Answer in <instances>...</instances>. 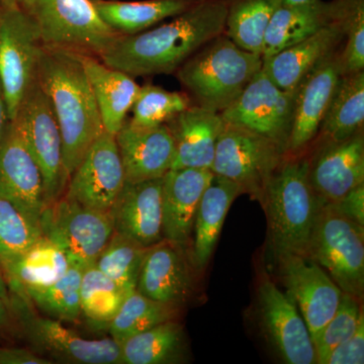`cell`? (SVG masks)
I'll return each mask as SVG.
<instances>
[{
	"mask_svg": "<svg viewBox=\"0 0 364 364\" xmlns=\"http://www.w3.org/2000/svg\"><path fill=\"white\" fill-rule=\"evenodd\" d=\"M0 298L4 299L6 303H9V291H7V282L4 277V268L0 263Z\"/></svg>",
	"mask_w": 364,
	"mask_h": 364,
	"instance_id": "f6af8a7d",
	"label": "cell"
},
{
	"mask_svg": "<svg viewBox=\"0 0 364 364\" xmlns=\"http://www.w3.org/2000/svg\"><path fill=\"white\" fill-rule=\"evenodd\" d=\"M273 257L306 256L323 203L309 179V158L286 156L274 172L262 203Z\"/></svg>",
	"mask_w": 364,
	"mask_h": 364,
	"instance_id": "3957f363",
	"label": "cell"
},
{
	"mask_svg": "<svg viewBox=\"0 0 364 364\" xmlns=\"http://www.w3.org/2000/svg\"><path fill=\"white\" fill-rule=\"evenodd\" d=\"M309 179L323 205L338 202L364 183L363 131L339 142L322 141L309 158Z\"/></svg>",
	"mask_w": 364,
	"mask_h": 364,
	"instance_id": "e0dca14e",
	"label": "cell"
},
{
	"mask_svg": "<svg viewBox=\"0 0 364 364\" xmlns=\"http://www.w3.org/2000/svg\"><path fill=\"white\" fill-rule=\"evenodd\" d=\"M312 1H314V0H282V4H287V6H296V4H305Z\"/></svg>",
	"mask_w": 364,
	"mask_h": 364,
	"instance_id": "7dc6e473",
	"label": "cell"
},
{
	"mask_svg": "<svg viewBox=\"0 0 364 364\" xmlns=\"http://www.w3.org/2000/svg\"><path fill=\"white\" fill-rule=\"evenodd\" d=\"M333 21L346 38L341 53L343 74L364 70V0H332Z\"/></svg>",
	"mask_w": 364,
	"mask_h": 364,
	"instance_id": "74e56055",
	"label": "cell"
},
{
	"mask_svg": "<svg viewBox=\"0 0 364 364\" xmlns=\"http://www.w3.org/2000/svg\"><path fill=\"white\" fill-rule=\"evenodd\" d=\"M343 38L339 23L334 21L301 42L263 58L262 70L279 88L293 92L306 75L336 51Z\"/></svg>",
	"mask_w": 364,
	"mask_h": 364,
	"instance_id": "cb8c5ba5",
	"label": "cell"
},
{
	"mask_svg": "<svg viewBox=\"0 0 364 364\" xmlns=\"http://www.w3.org/2000/svg\"><path fill=\"white\" fill-rule=\"evenodd\" d=\"M179 308L159 303L139 293L136 289L127 294L124 303L109 325L112 338L119 343L147 331L162 323L173 321Z\"/></svg>",
	"mask_w": 364,
	"mask_h": 364,
	"instance_id": "d6a6232c",
	"label": "cell"
},
{
	"mask_svg": "<svg viewBox=\"0 0 364 364\" xmlns=\"http://www.w3.org/2000/svg\"><path fill=\"white\" fill-rule=\"evenodd\" d=\"M286 156L272 141L226 123L218 141L212 171L233 181L242 193L262 205L268 182Z\"/></svg>",
	"mask_w": 364,
	"mask_h": 364,
	"instance_id": "ba28073f",
	"label": "cell"
},
{
	"mask_svg": "<svg viewBox=\"0 0 364 364\" xmlns=\"http://www.w3.org/2000/svg\"><path fill=\"white\" fill-rule=\"evenodd\" d=\"M364 363V316L355 332L333 349L325 364H363Z\"/></svg>",
	"mask_w": 364,
	"mask_h": 364,
	"instance_id": "60d3db41",
	"label": "cell"
},
{
	"mask_svg": "<svg viewBox=\"0 0 364 364\" xmlns=\"http://www.w3.org/2000/svg\"><path fill=\"white\" fill-rule=\"evenodd\" d=\"M52 361L41 358L23 348L0 347V364H50Z\"/></svg>",
	"mask_w": 364,
	"mask_h": 364,
	"instance_id": "7bdbcfd3",
	"label": "cell"
},
{
	"mask_svg": "<svg viewBox=\"0 0 364 364\" xmlns=\"http://www.w3.org/2000/svg\"><path fill=\"white\" fill-rule=\"evenodd\" d=\"M114 136L126 183L161 178L171 169L176 146L166 124L140 129L126 122Z\"/></svg>",
	"mask_w": 364,
	"mask_h": 364,
	"instance_id": "d6986e66",
	"label": "cell"
},
{
	"mask_svg": "<svg viewBox=\"0 0 364 364\" xmlns=\"http://www.w3.org/2000/svg\"><path fill=\"white\" fill-rule=\"evenodd\" d=\"M294 98V91L282 90L261 69L221 116L227 124L264 136L287 153Z\"/></svg>",
	"mask_w": 364,
	"mask_h": 364,
	"instance_id": "8fae6325",
	"label": "cell"
},
{
	"mask_svg": "<svg viewBox=\"0 0 364 364\" xmlns=\"http://www.w3.org/2000/svg\"><path fill=\"white\" fill-rule=\"evenodd\" d=\"M121 344L122 363H181L186 353L181 325L173 321L155 326L124 340Z\"/></svg>",
	"mask_w": 364,
	"mask_h": 364,
	"instance_id": "4dcf8cb0",
	"label": "cell"
},
{
	"mask_svg": "<svg viewBox=\"0 0 364 364\" xmlns=\"http://www.w3.org/2000/svg\"><path fill=\"white\" fill-rule=\"evenodd\" d=\"M364 71L342 74L318 135L339 142L363 131Z\"/></svg>",
	"mask_w": 364,
	"mask_h": 364,
	"instance_id": "f546056e",
	"label": "cell"
},
{
	"mask_svg": "<svg viewBox=\"0 0 364 364\" xmlns=\"http://www.w3.org/2000/svg\"><path fill=\"white\" fill-rule=\"evenodd\" d=\"M46 47L97 57L119 37L91 0H23Z\"/></svg>",
	"mask_w": 364,
	"mask_h": 364,
	"instance_id": "5b68a950",
	"label": "cell"
},
{
	"mask_svg": "<svg viewBox=\"0 0 364 364\" xmlns=\"http://www.w3.org/2000/svg\"><path fill=\"white\" fill-rule=\"evenodd\" d=\"M282 4V0H227L225 35L242 49L261 54L268 23Z\"/></svg>",
	"mask_w": 364,
	"mask_h": 364,
	"instance_id": "1f68e13d",
	"label": "cell"
},
{
	"mask_svg": "<svg viewBox=\"0 0 364 364\" xmlns=\"http://www.w3.org/2000/svg\"><path fill=\"white\" fill-rule=\"evenodd\" d=\"M166 124L176 146L171 169L212 170L218 141L226 126L221 114L191 105Z\"/></svg>",
	"mask_w": 364,
	"mask_h": 364,
	"instance_id": "ffe728a7",
	"label": "cell"
},
{
	"mask_svg": "<svg viewBox=\"0 0 364 364\" xmlns=\"http://www.w3.org/2000/svg\"><path fill=\"white\" fill-rule=\"evenodd\" d=\"M0 193L40 229L46 207L42 174L14 121L0 144Z\"/></svg>",
	"mask_w": 364,
	"mask_h": 364,
	"instance_id": "2e32d148",
	"label": "cell"
},
{
	"mask_svg": "<svg viewBox=\"0 0 364 364\" xmlns=\"http://www.w3.org/2000/svg\"><path fill=\"white\" fill-rule=\"evenodd\" d=\"M39 30L21 2L0 0V88L14 121L33 85L42 49Z\"/></svg>",
	"mask_w": 364,
	"mask_h": 364,
	"instance_id": "52a82bcc",
	"label": "cell"
},
{
	"mask_svg": "<svg viewBox=\"0 0 364 364\" xmlns=\"http://www.w3.org/2000/svg\"><path fill=\"white\" fill-rule=\"evenodd\" d=\"M7 286L23 299L31 289H44L65 274L70 262L56 243L41 235L30 247L0 259Z\"/></svg>",
	"mask_w": 364,
	"mask_h": 364,
	"instance_id": "d4e9b609",
	"label": "cell"
},
{
	"mask_svg": "<svg viewBox=\"0 0 364 364\" xmlns=\"http://www.w3.org/2000/svg\"><path fill=\"white\" fill-rule=\"evenodd\" d=\"M181 249L162 239L144 258L136 289L151 299L179 308L191 294V277Z\"/></svg>",
	"mask_w": 364,
	"mask_h": 364,
	"instance_id": "603a6c76",
	"label": "cell"
},
{
	"mask_svg": "<svg viewBox=\"0 0 364 364\" xmlns=\"http://www.w3.org/2000/svg\"><path fill=\"white\" fill-rule=\"evenodd\" d=\"M191 105L186 93L166 90L159 86H142L132 107L133 117L128 123L135 128H154L166 124Z\"/></svg>",
	"mask_w": 364,
	"mask_h": 364,
	"instance_id": "8d00e7d4",
	"label": "cell"
},
{
	"mask_svg": "<svg viewBox=\"0 0 364 364\" xmlns=\"http://www.w3.org/2000/svg\"><path fill=\"white\" fill-rule=\"evenodd\" d=\"M257 312L265 339L284 363H316L313 339L296 304L264 270L258 277Z\"/></svg>",
	"mask_w": 364,
	"mask_h": 364,
	"instance_id": "7c38bea8",
	"label": "cell"
},
{
	"mask_svg": "<svg viewBox=\"0 0 364 364\" xmlns=\"http://www.w3.org/2000/svg\"><path fill=\"white\" fill-rule=\"evenodd\" d=\"M130 291L107 277L95 264L86 267L80 284L81 314L92 324L109 327Z\"/></svg>",
	"mask_w": 364,
	"mask_h": 364,
	"instance_id": "836d02e7",
	"label": "cell"
},
{
	"mask_svg": "<svg viewBox=\"0 0 364 364\" xmlns=\"http://www.w3.org/2000/svg\"><path fill=\"white\" fill-rule=\"evenodd\" d=\"M343 74L341 54H330L294 90L293 124L287 156H298L318 136L321 124Z\"/></svg>",
	"mask_w": 364,
	"mask_h": 364,
	"instance_id": "9a60e30c",
	"label": "cell"
},
{
	"mask_svg": "<svg viewBox=\"0 0 364 364\" xmlns=\"http://www.w3.org/2000/svg\"><path fill=\"white\" fill-rule=\"evenodd\" d=\"M7 123H9V117H7L6 102H4V95H2L1 88H0V144L4 138Z\"/></svg>",
	"mask_w": 364,
	"mask_h": 364,
	"instance_id": "ee69618b",
	"label": "cell"
},
{
	"mask_svg": "<svg viewBox=\"0 0 364 364\" xmlns=\"http://www.w3.org/2000/svg\"><path fill=\"white\" fill-rule=\"evenodd\" d=\"M161 178L124 184L112 208L114 231L145 247L163 239Z\"/></svg>",
	"mask_w": 364,
	"mask_h": 364,
	"instance_id": "44dd1931",
	"label": "cell"
},
{
	"mask_svg": "<svg viewBox=\"0 0 364 364\" xmlns=\"http://www.w3.org/2000/svg\"><path fill=\"white\" fill-rule=\"evenodd\" d=\"M124 184L116 136L105 131L71 174L65 196L85 207L111 212Z\"/></svg>",
	"mask_w": 364,
	"mask_h": 364,
	"instance_id": "5bb4252c",
	"label": "cell"
},
{
	"mask_svg": "<svg viewBox=\"0 0 364 364\" xmlns=\"http://www.w3.org/2000/svg\"><path fill=\"white\" fill-rule=\"evenodd\" d=\"M83 268L70 264L61 279L44 289L26 291L23 299L33 301L52 318L75 322L81 315L80 284Z\"/></svg>",
	"mask_w": 364,
	"mask_h": 364,
	"instance_id": "d590c367",
	"label": "cell"
},
{
	"mask_svg": "<svg viewBox=\"0 0 364 364\" xmlns=\"http://www.w3.org/2000/svg\"><path fill=\"white\" fill-rule=\"evenodd\" d=\"M148 248L114 231L95 265L117 284L133 291Z\"/></svg>",
	"mask_w": 364,
	"mask_h": 364,
	"instance_id": "e575fe53",
	"label": "cell"
},
{
	"mask_svg": "<svg viewBox=\"0 0 364 364\" xmlns=\"http://www.w3.org/2000/svg\"><path fill=\"white\" fill-rule=\"evenodd\" d=\"M41 235L39 228L0 193V259L23 252Z\"/></svg>",
	"mask_w": 364,
	"mask_h": 364,
	"instance_id": "ab89813d",
	"label": "cell"
},
{
	"mask_svg": "<svg viewBox=\"0 0 364 364\" xmlns=\"http://www.w3.org/2000/svg\"><path fill=\"white\" fill-rule=\"evenodd\" d=\"M23 321L33 341L56 358L75 363H122L121 344L114 339H85L53 318L26 314Z\"/></svg>",
	"mask_w": 364,
	"mask_h": 364,
	"instance_id": "7402d4cb",
	"label": "cell"
},
{
	"mask_svg": "<svg viewBox=\"0 0 364 364\" xmlns=\"http://www.w3.org/2000/svg\"><path fill=\"white\" fill-rule=\"evenodd\" d=\"M40 230L65 252L70 264L85 269L104 250L114 224L112 212L85 207L65 196L46 207Z\"/></svg>",
	"mask_w": 364,
	"mask_h": 364,
	"instance_id": "9c48e42d",
	"label": "cell"
},
{
	"mask_svg": "<svg viewBox=\"0 0 364 364\" xmlns=\"http://www.w3.org/2000/svg\"><path fill=\"white\" fill-rule=\"evenodd\" d=\"M330 2L314 0L305 4H282L273 14L263 39V58L272 56L311 37L333 23Z\"/></svg>",
	"mask_w": 364,
	"mask_h": 364,
	"instance_id": "83f0119b",
	"label": "cell"
},
{
	"mask_svg": "<svg viewBox=\"0 0 364 364\" xmlns=\"http://www.w3.org/2000/svg\"><path fill=\"white\" fill-rule=\"evenodd\" d=\"M14 122L41 170L46 205L56 202L69 178L64 167L61 132L37 78L26 92Z\"/></svg>",
	"mask_w": 364,
	"mask_h": 364,
	"instance_id": "30bf717a",
	"label": "cell"
},
{
	"mask_svg": "<svg viewBox=\"0 0 364 364\" xmlns=\"http://www.w3.org/2000/svg\"><path fill=\"white\" fill-rule=\"evenodd\" d=\"M105 131L116 136L126 123L141 86L134 77L105 65L97 57L82 55Z\"/></svg>",
	"mask_w": 364,
	"mask_h": 364,
	"instance_id": "484cf974",
	"label": "cell"
},
{
	"mask_svg": "<svg viewBox=\"0 0 364 364\" xmlns=\"http://www.w3.org/2000/svg\"><path fill=\"white\" fill-rule=\"evenodd\" d=\"M274 259L280 280L305 321L314 343L336 313L342 291L323 268L305 256L282 254Z\"/></svg>",
	"mask_w": 364,
	"mask_h": 364,
	"instance_id": "4fadbf2b",
	"label": "cell"
},
{
	"mask_svg": "<svg viewBox=\"0 0 364 364\" xmlns=\"http://www.w3.org/2000/svg\"><path fill=\"white\" fill-rule=\"evenodd\" d=\"M210 169H170L163 176V239L182 248L193 234L200 198L214 178Z\"/></svg>",
	"mask_w": 364,
	"mask_h": 364,
	"instance_id": "ac0fdd59",
	"label": "cell"
},
{
	"mask_svg": "<svg viewBox=\"0 0 364 364\" xmlns=\"http://www.w3.org/2000/svg\"><path fill=\"white\" fill-rule=\"evenodd\" d=\"M226 16L227 0H202L169 23L119 36L98 59L132 77L173 73L224 33Z\"/></svg>",
	"mask_w": 364,
	"mask_h": 364,
	"instance_id": "6da1fadb",
	"label": "cell"
},
{
	"mask_svg": "<svg viewBox=\"0 0 364 364\" xmlns=\"http://www.w3.org/2000/svg\"><path fill=\"white\" fill-rule=\"evenodd\" d=\"M100 18L119 36L133 35L174 18L202 0H91Z\"/></svg>",
	"mask_w": 364,
	"mask_h": 364,
	"instance_id": "f1b7e54d",
	"label": "cell"
},
{
	"mask_svg": "<svg viewBox=\"0 0 364 364\" xmlns=\"http://www.w3.org/2000/svg\"><path fill=\"white\" fill-rule=\"evenodd\" d=\"M262 65V55L242 49L222 33L200 48L176 73L196 105L221 114L243 92Z\"/></svg>",
	"mask_w": 364,
	"mask_h": 364,
	"instance_id": "277c9868",
	"label": "cell"
},
{
	"mask_svg": "<svg viewBox=\"0 0 364 364\" xmlns=\"http://www.w3.org/2000/svg\"><path fill=\"white\" fill-rule=\"evenodd\" d=\"M36 78L58 123L68 178L105 132L90 78L78 53L42 46Z\"/></svg>",
	"mask_w": 364,
	"mask_h": 364,
	"instance_id": "7a4b0ae2",
	"label": "cell"
},
{
	"mask_svg": "<svg viewBox=\"0 0 364 364\" xmlns=\"http://www.w3.org/2000/svg\"><path fill=\"white\" fill-rule=\"evenodd\" d=\"M16 1L21 2L23 0H16Z\"/></svg>",
	"mask_w": 364,
	"mask_h": 364,
	"instance_id": "c3c4849f",
	"label": "cell"
},
{
	"mask_svg": "<svg viewBox=\"0 0 364 364\" xmlns=\"http://www.w3.org/2000/svg\"><path fill=\"white\" fill-rule=\"evenodd\" d=\"M332 205L352 221L364 226V183L352 189Z\"/></svg>",
	"mask_w": 364,
	"mask_h": 364,
	"instance_id": "b9f144b4",
	"label": "cell"
},
{
	"mask_svg": "<svg viewBox=\"0 0 364 364\" xmlns=\"http://www.w3.org/2000/svg\"><path fill=\"white\" fill-rule=\"evenodd\" d=\"M323 268L342 293L363 301L364 226L332 205H324L314 227L306 256Z\"/></svg>",
	"mask_w": 364,
	"mask_h": 364,
	"instance_id": "8992f818",
	"label": "cell"
},
{
	"mask_svg": "<svg viewBox=\"0 0 364 364\" xmlns=\"http://www.w3.org/2000/svg\"><path fill=\"white\" fill-rule=\"evenodd\" d=\"M361 299L342 293L339 306L331 320L325 326L317 338L314 340L316 363L325 364L333 349L349 338L363 317Z\"/></svg>",
	"mask_w": 364,
	"mask_h": 364,
	"instance_id": "f35d334b",
	"label": "cell"
},
{
	"mask_svg": "<svg viewBox=\"0 0 364 364\" xmlns=\"http://www.w3.org/2000/svg\"><path fill=\"white\" fill-rule=\"evenodd\" d=\"M241 188L233 181L214 176L200 198L193 222L191 263L196 269H203L214 253L228 212Z\"/></svg>",
	"mask_w": 364,
	"mask_h": 364,
	"instance_id": "4316f807",
	"label": "cell"
},
{
	"mask_svg": "<svg viewBox=\"0 0 364 364\" xmlns=\"http://www.w3.org/2000/svg\"><path fill=\"white\" fill-rule=\"evenodd\" d=\"M7 305L4 299L0 298V326L4 324L6 322L7 317H9V310H7Z\"/></svg>",
	"mask_w": 364,
	"mask_h": 364,
	"instance_id": "bcb514c9",
	"label": "cell"
}]
</instances>
